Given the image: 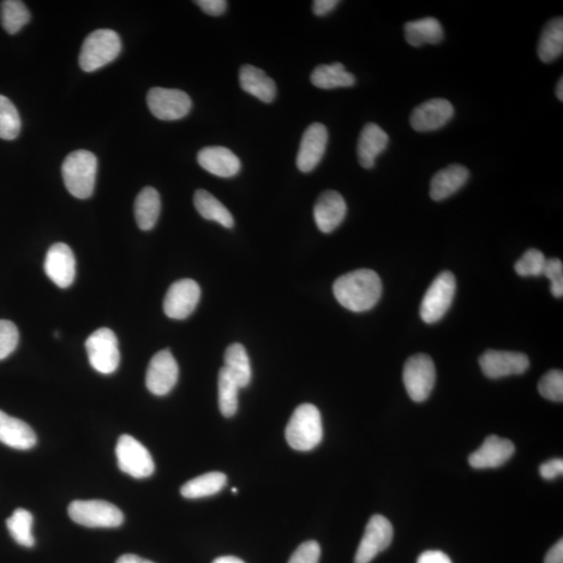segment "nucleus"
<instances>
[{"instance_id":"nucleus-1","label":"nucleus","mask_w":563,"mask_h":563,"mask_svg":"<svg viewBox=\"0 0 563 563\" xmlns=\"http://www.w3.org/2000/svg\"><path fill=\"white\" fill-rule=\"evenodd\" d=\"M382 282L370 269L341 275L333 285V292L341 306L353 313H364L374 308L382 296Z\"/></svg>"},{"instance_id":"nucleus-2","label":"nucleus","mask_w":563,"mask_h":563,"mask_svg":"<svg viewBox=\"0 0 563 563\" xmlns=\"http://www.w3.org/2000/svg\"><path fill=\"white\" fill-rule=\"evenodd\" d=\"M97 172V157L83 149L69 154L62 165L66 188L76 199L86 200L93 194Z\"/></svg>"},{"instance_id":"nucleus-3","label":"nucleus","mask_w":563,"mask_h":563,"mask_svg":"<svg viewBox=\"0 0 563 563\" xmlns=\"http://www.w3.org/2000/svg\"><path fill=\"white\" fill-rule=\"evenodd\" d=\"M322 423L319 409L313 404L298 406L293 412L285 436L289 445L297 451H311L322 440Z\"/></svg>"},{"instance_id":"nucleus-4","label":"nucleus","mask_w":563,"mask_h":563,"mask_svg":"<svg viewBox=\"0 0 563 563\" xmlns=\"http://www.w3.org/2000/svg\"><path fill=\"white\" fill-rule=\"evenodd\" d=\"M122 51V41L112 29H98L83 41L80 66L86 73H93L115 59Z\"/></svg>"},{"instance_id":"nucleus-5","label":"nucleus","mask_w":563,"mask_h":563,"mask_svg":"<svg viewBox=\"0 0 563 563\" xmlns=\"http://www.w3.org/2000/svg\"><path fill=\"white\" fill-rule=\"evenodd\" d=\"M75 523L89 528H116L123 523V513L117 506L101 500L75 501L68 507Z\"/></svg>"},{"instance_id":"nucleus-6","label":"nucleus","mask_w":563,"mask_h":563,"mask_svg":"<svg viewBox=\"0 0 563 563\" xmlns=\"http://www.w3.org/2000/svg\"><path fill=\"white\" fill-rule=\"evenodd\" d=\"M456 279L451 272H442L430 285L421 305L422 320L426 323L440 321L450 309L456 292Z\"/></svg>"},{"instance_id":"nucleus-7","label":"nucleus","mask_w":563,"mask_h":563,"mask_svg":"<svg viewBox=\"0 0 563 563\" xmlns=\"http://www.w3.org/2000/svg\"><path fill=\"white\" fill-rule=\"evenodd\" d=\"M404 385L407 393L415 402L426 400L432 393L435 380V365L430 356L417 354L406 361L403 371Z\"/></svg>"},{"instance_id":"nucleus-8","label":"nucleus","mask_w":563,"mask_h":563,"mask_svg":"<svg viewBox=\"0 0 563 563\" xmlns=\"http://www.w3.org/2000/svg\"><path fill=\"white\" fill-rule=\"evenodd\" d=\"M89 362L100 374L110 375L117 369L121 362L118 339L110 329L101 328L93 332L86 340Z\"/></svg>"},{"instance_id":"nucleus-9","label":"nucleus","mask_w":563,"mask_h":563,"mask_svg":"<svg viewBox=\"0 0 563 563\" xmlns=\"http://www.w3.org/2000/svg\"><path fill=\"white\" fill-rule=\"evenodd\" d=\"M119 469L136 479H145L153 475L155 464L151 453L133 436L124 434L119 437L116 446Z\"/></svg>"},{"instance_id":"nucleus-10","label":"nucleus","mask_w":563,"mask_h":563,"mask_svg":"<svg viewBox=\"0 0 563 563\" xmlns=\"http://www.w3.org/2000/svg\"><path fill=\"white\" fill-rule=\"evenodd\" d=\"M147 106L160 121H178L188 115L193 101L182 90L155 87L147 93Z\"/></svg>"},{"instance_id":"nucleus-11","label":"nucleus","mask_w":563,"mask_h":563,"mask_svg":"<svg viewBox=\"0 0 563 563\" xmlns=\"http://www.w3.org/2000/svg\"><path fill=\"white\" fill-rule=\"evenodd\" d=\"M393 538L392 523L383 515H373L369 520L361 543L359 544L355 563H369L377 555L391 546Z\"/></svg>"},{"instance_id":"nucleus-12","label":"nucleus","mask_w":563,"mask_h":563,"mask_svg":"<svg viewBox=\"0 0 563 563\" xmlns=\"http://www.w3.org/2000/svg\"><path fill=\"white\" fill-rule=\"evenodd\" d=\"M201 298V289L195 281L175 282L164 298V313L172 320H185L194 313Z\"/></svg>"},{"instance_id":"nucleus-13","label":"nucleus","mask_w":563,"mask_h":563,"mask_svg":"<svg viewBox=\"0 0 563 563\" xmlns=\"http://www.w3.org/2000/svg\"><path fill=\"white\" fill-rule=\"evenodd\" d=\"M178 379V365L170 350L160 351L148 364L147 387L155 395H166L176 386Z\"/></svg>"},{"instance_id":"nucleus-14","label":"nucleus","mask_w":563,"mask_h":563,"mask_svg":"<svg viewBox=\"0 0 563 563\" xmlns=\"http://www.w3.org/2000/svg\"><path fill=\"white\" fill-rule=\"evenodd\" d=\"M483 374L489 379L522 375L529 369V359L522 353L489 350L479 359Z\"/></svg>"},{"instance_id":"nucleus-15","label":"nucleus","mask_w":563,"mask_h":563,"mask_svg":"<svg viewBox=\"0 0 563 563\" xmlns=\"http://www.w3.org/2000/svg\"><path fill=\"white\" fill-rule=\"evenodd\" d=\"M454 113L450 101L443 99H430L413 110L410 124L419 133H427L445 127L453 118Z\"/></svg>"},{"instance_id":"nucleus-16","label":"nucleus","mask_w":563,"mask_h":563,"mask_svg":"<svg viewBox=\"0 0 563 563\" xmlns=\"http://www.w3.org/2000/svg\"><path fill=\"white\" fill-rule=\"evenodd\" d=\"M328 137V130L322 123H315L305 131L297 157L299 170L307 173L316 169L326 153Z\"/></svg>"},{"instance_id":"nucleus-17","label":"nucleus","mask_w":563,"mask_h":563,"mask_svg":"<svg viewBox=\"0 0 563 563\" xmlns=\"http://www.w3.org/2000/svg\"><path fill=\"white\" fill-rule=\"evenodd\" d=\"M47 277L59 289H68L75 278V258L74 251L65 243L52 245L44 262Z\"/></svg>"},{"instance_id":"nucleus-18","label":"nucleus","mask_w":563,"mask_h":563,"mask_svg":"<svg viewBox=\"0 0 563 563\" xmlns=\"http://www.w3.org/2000/svg\"><path fill=\"white\" fill-rule=\"evenodd\" d=\"M347 211L346 202L337 191L327 190L317 199L314 206V220L322 233H332L343 224Z\"/></svg>"},{"instance_id":"nucleus-19","label":"nucleus","mask_w":563,"mask_h":563,"mask_svg":"<svg viewBox=\"0 0 563 563\" xmlns=\"http://www.w3.org/2000/svg\"><path fill=\"white\" fill-rule=\"evenodd\" d=\"M514 452L515 447L511 440L491 435L471 455L469 463L477 470L496 469L505 464Z\"/></svg>"},{"instance_id":"nucleus-20","label":"nucleus","mask_w":563,"mask_h":563,"mask_svg":"<svg viewBox=\"0 0 563 563\" xmlns=\"http://www.w3.org/2000/svg\"><path fill=\"white\" fill-rule=\"evenodd\" d=\"M197 162L206 171L219 178H233L242 170L237 155L224 147H208L197 155Z\"/></svg>"},{"instance_id":"nucleus-21","label":"nucleus","mask_w":563,"mask_h":563,"mask_svg":"<svg viewBox=\"0 0 563 563\" xmlns=\"http://www.w3.org/2000/svg\"><path fill=\"white\" fill-rule=\"evenodd\" d=\"M389 143L386 131L376 123H368L361 131L357 146L359 163L365 170L373 169L376 159L385 151Z\"/></svg>"},{"instance_id":"nucleus-22","label":"nucleus","mask_w":563,"mask_h":563,"mask_svg":"<svg viewBox=\"0 0 563 563\" xmlns=\"http://www.w3.org/2000/svg\"><path fill=\"white\" fill-rule=\"evenodd\" d=\"M470 171L466 167L452 164L436 173L430 184L431 199L440 202L458 193L469 181Z\"/></svg>"},{"instance_id":"nucleus-23","label":"nucleus","mask_w":563,"mask_h":563,"mask_svg":"<svg viewBox=\"0 0 563 563\" xmlns=\"http://www.w3.org/2000/svg\"><path fill=\"white\" fill-rule=\"evenodd\" d=\"M0 442L16 450H29L37 443L34 430L21 419L0 410Z\"/></svg>"},{"instance_id":"nucleus-24","label":"nucleus","mask_w":563,"mask_h":563,"mask_svg":"<svg viewBox=\"0 0 563 563\" xmlns=\"http://www.w3.org/2000/svg\"><path fill=\"white\" fill-rule=\"evenodd\" d=\"M239 83L245 92L266 104H271L277 95V86L274 80L253 65L242 66L239 71Z\"/></svg>"},{"instance_id":"nucleus-25","label":"nucleus","mask_w":563,"mask_h":563,"mask_svg":"<svg viewBox=\"0 0 563 563\" xmlns=\"http://www.w3.org/2000/svg\"><path fill=\"white\" fill-rule=\"evenodd\" d=\"M404 32L407 44L413 47H421L424 44H439L445 36L440 22L432 17L407 22Z\"/></svg>"},{"instance_id":"nucleus-26","label":"nucleus","mask_w":563,"mask_h":563,"mask_svg":"<svg viewBox=\"0 0 563 563\" xmlns=\"http://www.w3.org/2000/svg\"><path fill=\"white\" fill-rule=\"evenodd\" d=\"M310 80L316 88L325 90L353 87L356 83V77L338 62L317 66L311 74Z\"/></svg>"},{"instance_id":"nucleus-27","label":"nucleus","mask_w":563,"mask_h":563,"mask_svg":"<svg viewBox=\"0 0 563 563\" xmlns=\"http://www.w3.org/2000/svg\"><path fill=\"white\" fill-rule=\"evenodd\" d=\"M135 218L142 231L152 230L157 224L161 212V199L157 190L146 187L137 195L135 201Z\"/></svg>"},{"instance_id":"nucleus-28","label":"nucleus","mask_w":563,"mask_h":563,"mask_svg":"<svg viewBox=\"0 0 563 563\" xmlns=\"http://www.w3.org/2000/svg\"><path fill=\"white\" fill-rule=\"evenodd\" d=\"M563 52V18H555L543 29L537 46V55L543 63H552Z\"/></svg>"},{"instance_id":"nucleus-29","label":"nucleus","mask_w":563,"mask_h":563,"mask_svg":"<svg viewBox=\"0 0 563 563\" xmlns=\"http://www.w3.org/2000/svg\"><path fill=\"white\" fill-rule=\"evenodd\" d=\"M194 202L195 209L202 218L215 221L226 229H232L234 226L232 214L217 197L206 190L200 189L196 191Z\"/></svg>"},{"instance_id":"nucleus-30","label":"nucleus","mask_w":563,"mask_h":563,"mask_svg":"<svg viewBox=\"0 0 563 563\" xmlns=\"http://www.w3.org/2000/svg\"><path fill=\"white\" fill-rule=\"evenodd\" d=\"M239 388L247 387L251 379L250 358L245 347L241 344H233L225 353V367Z\"/></svg>"},{"instance_id":"nucleus-31","label":"nucleus","mask_w":563,"mask_h":563,"mask_svg":"<svg viewBox=\"0 0 563 563\" xmlns=\"http://www.w3.org/2000/svg\"><path fill=\"white\" fill-rule=\"evenodd\" d=\"M226 476L223 472H207L185 483L181 494L186 499H201L217 495L226 487Z\"/></svg>"},{"instance_id":"nucleus-32","label":"nucleus","mask_w":563,"mask_h":563,"mask_svg":"<svg viewBox=\"0 0 563 563\" xmlns=\"http://www.w3.org/2000/svg\"><path fill=\"white\" fill-rule=\"evenodd\" d=\"M0 17L5 32L15 35L31 20L25 3L20 0H4L0 4Z\"/></svg>"},{"instance_id":"nucleus-33","label":"nucleus","mask_w":563,"mask_h":563,"mask_svg":"<svg viewBox=\"0 0 563 563\" xmlns=\"http://www.w3.org/2000/svg\"><path fill=\"white\" fill-rule=\"evenodd\" d=\"M33 523L32 513L23 508L16 509L14 513L7 519V527L11 536L22 547H34Z\"/></svg>"},{"instance_id":"nucleus-34","label":"nucleus","mask_w":563,"mask_h":563,"mask_svg":"<svg viewBox=\"0 0 563 563\" xmlns=\"http://www.w3.org/2000/svg\"><path fill=\"white\" fill-rule=\"evenodd\" d=\"M239 386L225 368L218 375V404L221 415L226 417L235 416L238 409Z\"/></svg>"},{"instance_id":"nucleus-35","label":"nucleus","mask_w":563,"mask_h":563,"mask_svg":"<svg viewBox=\"0 0 563 563\" xmlns=\"http://www.w3.org/2000/svg\"><path fill=\"white\" fill-rule=\"evenodd\" d=\"M21 121L20 113L12 101L0 95V138L13 140L20 133Z\"/></svg>"},{"instance_id":"nucleus-36","label":"nucleus","mask_w":563,"mask_h":563,"mask_svg":"<svg viewBox=\"0 0 563 563\" xmlns=\"http://www.w3.org/2000/svg\"><path fill=\"white\" fill-rule=\"evenodd\" d=\"M546 261L541 250L530 249L515 263L514 269L520 277H539L543 275Z\"/></svg>"},{"instance_id":"nucleus-37","label":"nucleus","mask_w":563,"mask_h":563,"mask_svg":"<svg viewBox=\"0 0 563 563\" xmlns=\"http://www.w3.org/2000/svg\"><path fill=\"white\" fill-rule=\"evenodd\" d=\"M538 392L544 399L553 402L563 400V374L561 370H550L538 383Z\"/></svg>"},{"instance_id":"nucleus-38","label":"nucleus","mask_w":563,"mask_h":563,"mask_svg":"<svg viewBox=\"0 0 563 563\" xmlns=\"http://www.w3.org/2000/svg\"><path fill=\"white\" fill-rule=\"evenodd\" d=\"M20 343V332L14 322L0 320V361L8 358Z\"/></svg>"},{"instance_id":"nucleus-39","label":"nucleus","mask_w":563,"mask_h":563,"mask_svg":"<svg viewBox=\"0 0 563 563\" xmlns=\"http://www.w3.org/2000/svg\"><path fill=\"white\" fill-rule=\"evenodd\" d=\"M543 275L551 282V292L555 297L563 296V265L557 258L547 259Z\"/></svg>"},{"instance_id":"nucleus-40","label":"nucleus","mask_w":563,"mask_h":563,"mask_svg":"<svg viewBox=\"0 0 563 563\" xmlns=\"http://www.w3.org/2000/svg\"><path fill=\"white\" fill-rule=\"evenodd\" d=\"M320 544L314 541L305 542L292 554L289 563H319Z\"/></svg>"},{"instance_id":"nucleus-41","label":"nucleus","mask_w":563,"mask_h":563,"mask_svg":"<svg viewBox=\"0 0 563 563\" xmlns=\"http://www.w3.org/2000/svg\"><path fill=\"white\" fill-rule=\"evenodd\" d=\"M539 472L546 480H554L563 474V460L556 458L547 461L539 467Z\"/></svg>"},{"instance_id":"nucleus-42","label":"nucleus","mask_w":563,"mask_h":563,"mask_svg":"<svg viewBox=\"0 0 563 563\" xmlns=\"http://www.w3.org/2000/svg\"><path fill=\"white\" fill-rule=\"evenodd\" d=\"M195 4L210 16L223 15L227 8L226 0H197Z\"/></svg>"},{"instance_id":"nucleus-43","label":"nucleus","mask_w":563,"mask_h":563,"mask_svg":"<svg viewBox=\"0 0 563 563\" xmlns=\"http://www.w3.org/2000/svg\"><path fill=\"white\" fill-rule=\"evenodd\" d=\"M417 563H452L450 557L440 551H427L418 557Z\"/></svg>"},{"instance_id":"nucleus-44","label":"nucleus","mask_w":563,"mask_h":563,"mask_svg":"<svg viewBox=\"0 0 563 563\" xmlns=\"http://www.w3.org/2000/svg\"><path fill=\"white\" fill-rule=\"evenodd\" d=\"M338 4V0H315L313 5V13L319 17L326 16L331 13Z\"/></svg>"},{"instance_id":"nucleus-45","label":"nucleus","mask_w":563,"mask_h":563,"mask_svg":"<svg viewBox=\"0 0 563 563\" xmlns=\"http://www.w3.org/2000/svg\"><path fill=\"white\" fill-rule=\"evenodd\" d=\"M544 563H563V541L560 539L549 550Z\"/></svg>"},{"instance_id":"nucleus-46","label":"nucleus","mask_w":563,"mask_h":563,"mask_svg":"<svg viewBox=\"0 0 563 563\" xmlns=\"http://www.w3.org/2000/svg\"><path fill=\"white\" fill-rule=\"evenodd\" d=\"M116 563H154V562L145 559H141V557L137 555L127 554V555L119 557Z\"/></svg>"},{"instance_id":"nucleus-47","label":"nucleus","mask_w":563,"mask_h":563,"mask_svg":"<svg viewBox=\"0 0 563 563\" xmlns=\"http://www.w3.org/2000/svg\"><path fill=\"white\" fill-rule=\"evenodd\" d=\"M212 563H245L243 560L237 559L234 556H223L218 557Z\"/></svg>"},{"instance_id":"nucleus-48","label":"nucleus","mask_w":563,"mask_h":563,"mask_svg":"<svg viewBox=\"0 0 563 563\" xmlns=\"http://www.w3.org/2000/svg\"><path fill=\"white\" fill-rule=\"evenodd\" d=\"M556 97L560 101L563 100V79H562V77H560V80L559 81V83H557Z\"/></svg>"},{"instance_id":"nucleus-49","label":"nucleus","mask_w":563,"mask_h":563,"mask_svg":"<svg viewBox=\"0 0 563 563\" xmlns=\"http://www.w3.org/2000/svg\"><path fill=\"white\" fill-rule=\"evenodd\" d=\"M233 493H234V494H236V493H237V488H234V489H233Z\"/></svg>"}]
</instances>
